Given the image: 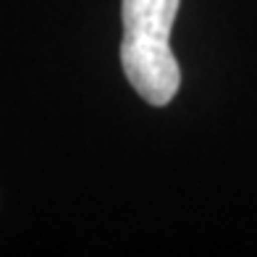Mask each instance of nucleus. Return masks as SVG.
Wrapping results in <instances>:
<instances>
[{
  "label": "nucleus",
  "instance_id": "f257e3e1",
  "mask_svg": "<svg viewBox=\"0 0 257 257\" xmlns=\"http://www.w3.org/2000/svg\"><path fill=\"white\" fill-rule=\"evenodd\" d=\"M181 0H123L121 68L145 102L163 108L181 87V68L171 50V29Z\"/></svg>",
  "mask_w": 257,
  "mask_h": 257
}]
</instances>
